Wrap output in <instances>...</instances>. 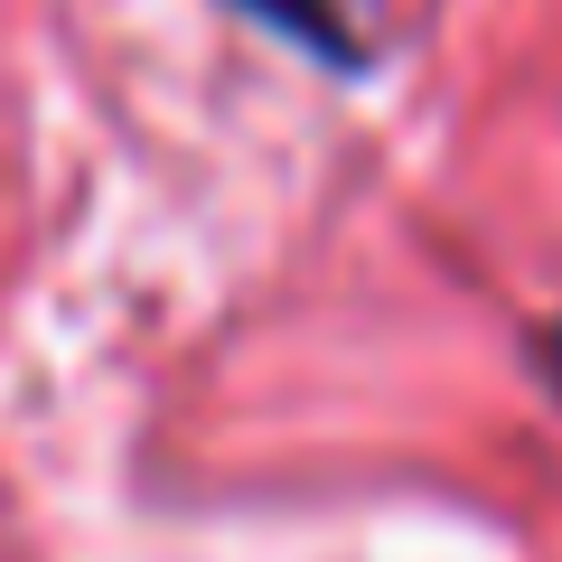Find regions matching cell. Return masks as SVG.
<instances>
[{
    "mask_svg": "<svg viewBox=\"0 0 562 562\" xmlns=\"http://www.w3.org/2000/svg\"><path fill=\"white\" fill-rule=\"evenodd\" d=\"M235 10H254L262 29H281L291 47H310V57H328V66H357V57H366L338 0H235Z\"/></svg>",
    "mask_w": 562,
    "mask_h": 562,
    "instance_id": "obj_1",
    "label": "cell"
}]
</instances>
